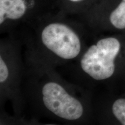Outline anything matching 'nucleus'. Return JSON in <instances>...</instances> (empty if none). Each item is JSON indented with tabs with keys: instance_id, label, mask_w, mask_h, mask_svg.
Here are the masks:
<instances>
[{
	"instance_id": "3",
	"label": "nucleus",
	"mask_w": 125,
	"mask_h": 125,
	"mask_svg": "<svg viewBox=\"0 0 125 125\" xmlns=\"http://www.w3.org/2000/svg\"><path fill=\"white\" fill-rule=\"evenodd\" d=\"M37 43L27 49L56 69L73 64L86 48L76 30L59 21L43 26L38 32Z\"/></svg>"
},
{
	"instance_id": "5",
	"label": "nucleus",
	"mask_w": 125,
	"mask_h": 125,
	"mask_svg": "<svg viewBox=\"0 0 125 125\" xmlns=\"http://www.w3.org/2000/svg\"><path fill=\"white\" fill-rule=\"evenodd\" d=\"M27 6L24 0H0V24L7 21H17L26 15Z\"/></svg>"
},
{
	"instance_id": "1",
	"label": "nucleus",
	"mask_w": 125,
	"mask_h": 125,
	"mask_svg": "<svg viewBox=\"0 0 125 125\" xmlns=\"http://www.w3.org/2000/svg\"><path fill=\"white\" fill-rule=\"evenodd\" d=\"M24 54L25 109L71 122L93 116V92L70 81L27 49Z\"/></svg>"
},
{
	"instance_id": "2",
	"label": "nucleus",
	"mask_w": 125,
	"mask_h": 125,
	"mask_svg": "<svg viewBox=\"0 0 125 125\" xmlns=\"http://www.w3.org/2000/svg\"><path fill=\"white\" fill-rule=\"evenodd\" d=\"M121 51V43L118 38H101L86 46L74 62L57 70L70 81L93 92L98 83L114 76Z\"/></svg>"
},
{
	"instance_id": "4",
	"label": "nucleus",
	"mask_w": 125,
	"mask_h": 125,
	"mask_svg": "<svg viewBox=\"0 0 125 125\" xmlns=\"http://www.w3.org/2000/svg\"><path fill=\"white\" fill-rule=\"evenodd\" d=\"M25 72L24 54L11 42H3L0 51L1 107L9 103L16 115L25 110L23 83Z\"/></svg>"
},
{
	"instance_id": "8",
	"label": "nucleus",
	"mask_w": 125,
	"mask_h": 125,
	"mask_svg": "<svg viewBox=\"0 0 125 125\" xmlns=\"http://www.w3.org/2000/svg\"><path fill=\"white\" fill-rule=\"evenodd\" d=\"M70 1H72V2H79V1H82V0H69Z\"/></svg>"
},
{
	"instance_id": "7",
	"label": "nucleus",
	"mask_w": 125,
	"mask_h": 125,
	"mask_svg": "<svg viewBox=\"0 0 125 125\" xmlns=\"http://www.w3.org/2000/svg\"><path fill=\"white\" fill-rule=\"evenodd\" d=\"M109 108L114 118L121 125H125V98L119 97L115 99Z\"/></svg>"
},
{
	"instance_id": "6",
	"label": "nucleus",
	"mask_w": 125,
	"mask_h": 125,
	"mask_svg": "<svg viewBox=\"0 0 125 125\" xmlns=\"http://www.w3.org/2000/svg\"><path fill=\"white\" fill-rule=\"evenodd\" d=\"M109 19L115 29H125V0H122L118 7L111 12Z\"/></svg>"
},
{
	"instance_id": "9",
	"label": "nucleus",
	"mask_w": 125,
	"mask_h": 125,
	"mask_svg": "<svg viewBox=\"0 0 125 125\" xmlns=\"http://www.w3.org/2000/svg\"><path fill=\"white\" fill-rule=\"evenodd\" d=\"M55 125V124H45V125Z\"/></svg>"
}]
</instances>
